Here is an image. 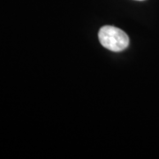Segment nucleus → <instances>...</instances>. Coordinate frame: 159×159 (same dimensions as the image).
I'll return each mask as SVG.
<instances>
[{"label": "nucleus", "instance_id": "1", "mask_svg": "<svg viewBox=\"0 0 159 159\" xmlns=\"http://www.w3.org/2000/svg\"><path fill=\"white\" fill-rule=\"evenodd\" d=\"M98 38L104 48L114 52L125 50L129 45V37L123 30L113 26H104L100 29Z\"/></svg>", "mask_w": 159, "mask_h": 159}, {"label": "nucleus", "instance_id": "2", "mask_svg": "<svg viewBox=\"0 0 159 159\" xmlns=\"http://www.w3.org/2000/svg\"><path fill=\"white\" fill-rule=\"evenodd\" d=\"M138 1H142V0H138Z\"/></svg>", "mask_w": 159, "mask_h": 159}]
</instances>
